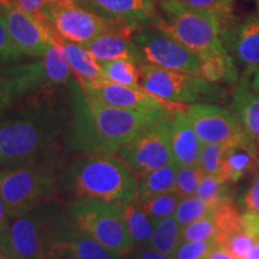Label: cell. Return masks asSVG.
<instances>
[{
	"label": "cell",
	"instance_id": "1",
	"mask_svg": "<svg viewBox=\"0 0 259 259\" xmlns=\"http://www.w3.org/2000/svg\"><path fill=\"white\" fill-rule=\"evenodd\" d=\"M168 112L171 111L118 108L89 95L79 87L69 126L70 145L73 150L87 155L116 154L138 132Z\"/></svg>",
	"mask_w": 259,
	"mask_h": 259
},
{
	"label": "cell",
	"instance_id": "2",
	"mask_svg": "<svg viewBox=\"0 0 259 259\" xmlns=\"http://www.w3.org/2000/svg\"><path fill=\"white\" fill-rule=\"evenodd\" d=\"M65 179L78 198L120 205L137 202L138 176L115 154H90L74 162Z\"/></svg>",
	"mask_w": 259,
	"mask_h": 259
},
{
	"label": "cell",
	"instance_id": "3",
	"mask_svg": "<svg viewBox=\"0 0 259 259\" xmlns=\"http://www.w3.org/2000/svg\"><path fill=\"white\" fill-rule=\"evenodd\" d=\"M61 127L63 119L46 107L0 119V164L10 168L34 162L53 147Z\"/></svg>",
	"mask_w": 259,
	"mask_h": 259
},
{
	"label": "cell",
	"instance_id": "4",
	"mask_svg": "<svg viewBox=\"0 0 259 259\" xmlns=\"http://www.w3.org/2000/svg\"><path fill=\"white\" fill-rule=\"evenodd\" d=\"M158 10L151 19L155 29L189 48L199 59L227 51L222 18L218 14L192 8L180 0H162Z\"/></svg>",
	"mask_w": 259,
	"mask_h": 259
},
{
	"label": "cell",
	"instance_id": "5",
	"mask_svg": "<svg viewBox=\"0 0 259 259\" xmlns=\"http://www.w3.org/2000/svg\"><path fill=\"white\" fill-rule=\"evenodd\" d=\"M67 218L79 232L120 257L135 247L125 223L124 205L92 198H78L67 206Z\"/></svg>",
	"mask_w": 259,
	"mask_h": 259
},
{
	"label": "cell",
	"instance_id": "6",
	"mask_svg": "<svg viewBox=\"0 0 259 259\" xmlns=\"http://www.w3.org/2000/svg\"><path fill=\"white\" fill-rule=\"evenodd\" d=\"M57 178L52 162L22 164L0 171V193L10 219L34 211L56 193Z\"/></svg>",
	"mask_w": 259,
	"mask_h": 259
},
{
	"label": "cell",
	"instance_id": "7",
	"mask_svg": "<svg viewBox=\"0 0 259 259\" xmlns=\"http://www.w3.org/2000/svg\"><path fill=\"white\" fill-rule=\"evenodd\" d=\"M42 17L63 40L80 46L105 34L131 37L132 32L138 31L137 28L89 11L78 4L47 3L42 10Z\"/></svg>",
	"mask_w": 259,
	"mask_h": 259
},
{
	"label": "cell",
	"instance_id": "8",
	"mask_svg": "<svg viewBox=\"0 0 259 259\" xmlns=\"http://www.w3.org/2000/svg\"><path fill=\"white\" fill-rule=\"evenodd\" d=\"M141 87L158 99L174 103H193L197 101H220L225 90L216 83L208 82L197 74L173 71L139 64Z\"/></svg>",
	"mask_w": 259,
	"mask_h": 259
},
{
	"label": "cell",
	"instance_id": "9",
	"mask_svg": "<svg viewBox=\"0 0 259 259\" xmlns=\"http://www.w3.org/2000/svg\"><path fill=\"white\" fill-rule=\"evenodd\" d=\"M173 113H166L116 151V156L120 157L138 177L174 163L170 145Z\"/></svg>",
	"mask_w": 259,
	"mask_h": 259
},
{
	"label": "cell",
	"instance_id": "10",
	"mask_svg": "<svg viewBox=\"0 0 259 259\" xmlns=\"http://www.w3.org/2000/svg\"><path fill=\"white\" fill-rule=\"evenodd\" d=\"M114 252L71 225L69 218L52 212L48 226L47 259H120Z\"/></svg>",
	"mask_w": 259,
	"mask_h": 259
},
{
	"label": "cell",
	"instance_id": "11",
	"mask_svg": "<svg viewBox=\"0 0 259 259\" xmlns=\"http://www.w3.org/2000/svg\"><path fill=\"white\" fill-rule=\"evenodd\" d=\"M134 42L137 46L139 64H149L161 69L197 73L200 60L197 54L161 31L141 30Z\"/></svg>",
	"mask_w": 259,
	"mask_h": 259
},
{
	"label": "cell",
	"instance_id": "12",
	"mask_svg": "<svg viewBox=\"0 0 259 259\" xmlns=\"http://www.w3.org/2000/svg\"><path fill=\"white\" fill-rule=\"evenodd\" d=\"M3 14L10 37L23 56L44 57L56 42L61 40L45 19L32 17L16 5L3 10Z\"/></svg>",
	"mask_w": 259,
	"mask_h": 259
},
{
	"label": "cell",
	"instance_id": "13",
	"mask_svg": "<svg viewBox=\"0 0 259 259\" xmlns=\"http://www.w3.org/2000/svg\"><path fill=\"white\" fill-rule=\"evenodd\" d=\"M185 113L203 144L231 143L245 132L233 112L222 107L193 103Z\"/></svg>",
	"mask_w": 259,
	"mask_h": 259
},
{
	"label": "cell",
	"instance_id": "14",
	"mask_svg": "<svg viewBox=\"0 0 259 259\" xmlns=\"http://www.w3.org/2000/svg\"><path fill=\"white\" fill-rule=\"evenodd\" d=\"M83 92L101 100L107 105L132 111L145 109H167V111H184L187 106L158 99L142 87H127L103 79L95 84L80 87Z\"/></svg>",
	"mask_w": 259,
	"mask_h": 259
},
{
	"label": "cell",
	"instance_id": "15",
	"mask_svg": "<svg viewBox=\"0 0 259 259\" xmlns=\"http://www.w3.org/2000/svg\"><path fill=\"white\" fill-rule=\"evenodd\" d=\"M52 212L38 210L15 218L9 233L17 259H47L48 226Z\"/></svg>",
	"mask_w": 259,
	"mask_h": 259
},
{
	"label": "cell",
	"instance_id": "16",
	"mask_svg": "<svg viewBox=\"0 0 259 259\" xmlns=\"http://www.w3.org/2000/svg\"><path fill=\"white\" fill-rule=\"evenodd\" d=\"M223 45L233 59L251 72L259 66V16H248L240 23L223 29Z\"/></svg>",
	"mask_w": 259,
	"mask_h": 259
},
{
	"label": "cell",
	"instance_id": "17",
	"mask_svg": "<svg viewBox=\"0 0 259 259\" xmlns=\"http://www.w3.org/2000/svg\"><path fill=\"white\" fill-rule=\"evenodd\" d=\"M42 84H47L42 60L0 69V114L18 97L37 89Z\"/></svg>",
	"mask_w": 259,
	"mask_h": 259
},
{
	"label": "cell",
	"instance_id": "18",
	"mask_svg": "<svg viewBox=\"0 0 259 259\" xmlns=\"http://www.w3.org/2000/svg\"><path fill=\"white\" fill-rule=\"evenodd\" d=\"M258 147L246 132L226 144L223 154L221 179L236 184L248 174H254Z\"/></svg>",
	"mask_w": 259,
	"mask_h": 259
},
{
	"label": "cell",
	"instance_id": "19",
	"mask_svg": "<svg viewBox=\"0 0 259 259\" xmlns=\"http://www.w3.org/2000/svg\"><path fill=\"white\" fill-rule=\"evenodd\" d=\"M184 111L173 113L170 124V145L174 163L178 166H199L203 143L196 135Z\"/></svg>",
	"mask_w": 259,
	"mask_h": 259
},
{
	"label": "cell",
	"instance_id": "20",
	"mask_svg": "<svg viewBox=\"0 0 259 259\" xmlns=\"http://www.w3.org/2000/svg\"><path fill=\"white\" fill-rule=\"evenodd\" d=\"M231 111L259 148V95L252 89L247 74L236 82Z\"/></svg>",
	"mask_w": 259,
	"mask_h": 259
},
{
	"label": "cell",
	"instance_id": "21",
	"mask_svg": "<svg viewBox=\"0 0 259 259\" xmlns=\"http://www.w3.org/2000/svg\"><path fill=\"white\" fill-rule=\"evenodd\" d=\"M94 8L102 12L107 18L120 21L137 28L138 30L151 19L155 14L143 0H88Z\"/></svg>",
	"mask_w": 259,
	"mask_h": 259
},
{
	"label": "cell",
	"instance_id": "22",
	"mask_svg": "<svg viewBox=\"0 0 259 259\" xmlns=\"http://www.w3.org/2000/svg\"><path fill=\"white\" fill-rule=\"evenodd\" d=\"M83 47H85L99 63L127 59L139 65L137 46L131 37L116 34H105L94 38Z\"/></svg>",
	"mask_w": 259,
	"mask_h": 259
},
{
	"label": "cell",
	"instance_id": "23",
	"mask_svg": "<svg viewBox=\"0 0 259 259\" xmlns=\"http://www.w3.org/2000/svg\"><path fill=\"white\" fill-rule=\"evenodd\" d=\"M64 47L66 51L70 67L76 76L79 87L95 84L106 79L103 76L101 64L93 57V54L85 47L65 40Z\"/></svg>",
	"mask_w": 259,
	"mask_h": 259
},
{
	"label": "cell",
	"instance_id": "24",
	"mask_svg": "<svg viewBox=\"0 0 259 259\" xmlns=\"http://www.w3.org/2000/svg\"><path fill=\"white\" fill-rule=\"evenodd\" d=\"M197 76L211 83L235 84L239 80V71L228 51L200 58Z\"/></svg>",
	"mask_w": 259,
	"mask_h": 259
},
{
	"label": "cell",
	"instance_id": "25",
	"mask_svg": "<svg viewBox=\"0 0 259 259\" xmlns=\"http://www.w3.org/2000/svg\"><path fill=\"white\" fill-rule=\"evenodd\" d=\"M178 168L179 166L176 163L168 164L138 177V198L136 203L141 204L157 194L173 191Z\"/></svg>",
	"mask_w": 259,
	"mask_h": 259
},
{
	"label": "cell",
	"instance_id": "26",
	"mask_svg": "<svg viewBox=\"0 0 259 259\" xmlns=\"http://www.w3.org/2000/svg\"><path fill=\"white\" fill-rule=\"evenodd\" d=\"M241 216L238 205L233 199L226 200L213 209L212 218L216 226V236L213 242L216 244V247L218 246L222 247L229 236L236 232L242 231Z\"/></svg>",
	"mask_w": 259,
	"mask_h": 259
},
{
	"label": "cell",
	"instance_id": "27",
	"mask_svg": "<svg viewBox=\"0 0 259 259\" xmlns=\"http://www.w3.org/2000/svg\"><path fill=\"white\" fill-rule=\"evenodd\" d=\"M126 228L135 246H149L155 231V223L137 203L124 205Z\"/></svg>",
	"mask_w": 259,
	"mask_h": 259
},
{
	"label": "cell",
	"instance_id": "28",
	"mask_svg": "<svg viewBox=\"0 0 259 259\" xmlns=\"http://www.w3.org/2000/svg\"><path fill=\"white\" fill-rule=\"evenodd\" d=\"M44 71L47 84L59 85L70 79L71 67L67 59L66 51L64 47V40L56 42L44 56Z\"/></svg>",
	"mask_w": 259,
	"mask_h": 259
},
{
	"label": "cell",
	"instance_id": "29",
	"mask_svg": "<svg viewBox=\"0 0 259 259\" xmlns=\"http://www.w3.org/2000/svg\"><path fill=\"white\" fill-rule=\"evenodd\" d=\"M180 242L181 226L174 216H169L155 225V231L149 246L171 257Z\"/></svg>",
	"mask_w": 259,
	"mask_h": 259
},
{
	"label": "cell",
	"instance_id": "30",
	"mask_svg": "<svg viewBox=\"0 0 259 259\" xmlns=\"http://www.w3.org/2000/svg\"><path fill=\"white\" fill-rule=\"evenodd\" d=\"M100 64L103 76L109 82L127 87H141V69L135 61L116 59Z\"/></svg>",
	"mask_w": 259,
	"mask_h": 259
},
{
	"label": "cell",
	"instance_id": "31",
	"mask_svg": "<svg viewBox=\"0 0 259 259\" xmlns=\"http://www.w3.org/2000/svg\"><path fill=\"white\" fill-rule=\"evenodd\" d=\"M233 186L234 184L222 180L221 178L204 174L197 189L196 196L210 206L216 208L219 204L233 199L234 197Z\"/></svg>",
	"mask_w": 259,
	"mask_h": 259
},
{
	"label": "cell",
	"instance_id": "32",
	"mask_svg": "<svg viewBox=\"0 0 259 259\" xmlns=\"http://www.w3.org/2000/svg\"><path fill=\"white\" fill-rule=\"evenodd\" d=\"M183 198L184 197L180 193L173 190L169 191V192L157 194V196L144 200L143 203L137 204L147 213L148 218L156 225L161 220L173 216Z\"/></svg>",
	"mask_w": 259,
	"mask_h": 259
},
{
	"label": "cell",
	"instance_id": "33",
	"mask_svg": "<svg viewBox=\"0 0 259 259\" xmlns=\"http://www.w3.org/2000/svg\"><path fill=\"white\" fill-rule=\"evenodd\" d=\"M213 209L215 208L210 206L197 196L184 197L174 212V218L181 227H185L211 215Z\"/></svg>",
	"mask_w": 259,
	"mask_h": 259
},
{
	"label": "cell",
	"instance_id": "34",
	"mask_svg": "<svg viewBox=\"0 0 259 259\" xmlns=\"http://www.w3.org/2000/svg\"><path fill=\"white\" fill-rule=\"evenodd\" d=\"M204 171L199 166H179L176 177L174 190L183 197L196 196Z\"/></svg>",
	"mask_w": 259,
	"mask_h": 259
},
{
	"label": "cell",
	"instance_id": "35",
	"mask_svg": "<svg viewBox=\"0 0 259 259\" xmlns=\"http://www.w3.org/2000/svg\"><path fill=\"white\" fill-rule=\"evenodd\" d=\"M226 144H203L199 157V167L204 174L221 178L223 154Z\"/></svg>",
	"mask_w": 259,
	"mask_h": 259
},
{
	"label": "cell",
	"instance_id": "36",
	"mask_svg": "<svg viewBox=\"0 0 259 259\" xmlns=\"http://www.w3.org/2000/svg\"><path fill=\"white\" fill-rule=\"evenodd\" d=\"M216 236V226L212 213L198 221L181 227V241L212 240Z\"/></svg>",
	"mask_w": 259,
	"mask_h": 259
},
{
	"label": "cell",
	"instance_id": "37",
	"mask_svg": "<svg viewBox=\"0 0 259 259\" xmlns=\"http://www.w3.org/2000/svg\"><path fill=\"white\" fill-rule=\"evenodd\" d=\"M216 247L212 240L181 241L174 251L173 259H206L210 252Z\"/></svg>",
	"mask_w": 259,
	"mask_h": 259
},
{
	"label": "cell",
	"instance_id": "38",
	"mask_svg": "<svg viewBox=\"0 0 259 259\" xmlns=\"http://www.w3.org/2000/svg\"><path fill=\"white\" fill-rule=\"evenodd\" d=\"M23 54L19 52L12 42L6 27L5 16L0 12V66L9 65L19 60Z\"/></svg>",
	"mask_w": 259,
	"mask_h": 259
},
{
	"label": "cell",
	"instance_id": "39",
	"mask_svg": "<svg viewBox=\"0 0 259 259\" xmlns=\"http://www.w3.org/2000/svg\"><path fill=\"white\" fill-rule=\"evenodd\" d=\"M257 242L258 241L255 240L253 236L247 234L244 231H240L229 236V239L222 247H225L235 258L245 259L246 255L250 253Z\"/></svg>",
	"mask_w": 259,
	"mask_h": 259
},
{
	"label": "cell",
	"instance_id": "40",
	"mask_svg": "<svg viewBox=\"0 0 259 259\" xmlns=\"http://www.w3.org/2000/svg\"><path fill=\"white\" fill-rule=\"evenodd\" d=\"M180 2L192 8L215 12L221 18L228 17L231 12V4H228L227 0H180Z\"/></svg>",
	"mask_w": 259,
	"mask_h": 259
},
{
	"label": "cell",
	"instance_id": "41",
	"mask_svg": "<svg viewBox=\"0 0 259 259\" xmlns=\"http://www.w3.org/2000/svg\"><path fill=\"white\" fill-rule=\"evenodd\" d=\"M242 206L245 211H251L259 215V174H253L250 186L242 196Z\"/></svg>",
	"mask_w": 259,
	"mask_h": 259
},
{
	"label": "cell",
	"instance_id": "42",
	"mask_svg": "<svg viewBox=\"0 0 259 259\" xmlns=\"http://www.w3.org/2000/svg\"><path fill=\"white\" fill-rule=\"evenodd\" d=\"M11 5H16L32 17L38 19H45L42 17V10L47 4V0H10Z\"/></svg>",
	"mask_w": 259,
	"mask_h": 259
},
{
	"label": "cell",
	"instance_id": "43",
	"mask_svg": "<svg viewBox=\"0 0 259 259\" xmlns=\"http://www.w3.org/2000/svg\"><path fill=\"white\" fill-rule=\"evenodd\" d=\"M241 228L242 231L253 236L255 240L259 241V215L258 213L245 211L241 216Z\"/></svg>",
	"mask_w": 259,
	"mask_h": 259
},
{
	"label": "cell",
	"instance_id": "44",
	"mask_svg": "<svg viewBox=\"0 0 259 259\" xmlns=\"http://www.w3.org/2000/svg\"><path fill=\"white\" fill-rule=\"evenodd\" d=\"M0 259H17L10 239L9 228L0 231Z\"/></svg>",
	"mask_w": 259,
	"mask_h": 259
},
{
	"label": "cell",
	"instance_id": "45",
	"mask_svg": "<svg viewBox=\"0 0 259 259\" xmlns=\"http://www.w3.org/2000/svg\"><path fill=\"white\" fill-rule=\"evenodd\" d=\"M132 259H173L170 255L162 253L150 246H139Z\"/></svg>",
	"mask_w": 259,
	"mask_h": 259
},
{
	"label": "cell",
	"instance_id": "46",
	"mask_svg": "<svg viewBox=\"0 0 259 259\" xmlns=\"http://www.w3.org/2000/svg\"><path fill=\"white\" fill-rule=\"evenodd\" d=\"M10 216L8 212V208H6V204L3 198L2 193H0V231H4V229L9 228Z\"/></svg>",
	"mask_w": 259,
	"mask_h": 259
},
{
	"label": "cell",
	"instance_id": "47",
	"mask_svg": "<svg viewBox=\"0 0 259 259\" xmlns=\"http://www.w3.org/2000/svg\"><path fill=\"white\" fill-rule=\"evenodd\" d=\"M206 259H238V258H235L234 255L229 253L225 247L218 246V247H215L211 252H210Z\"/></svg>",
	"mask_w": 259,
	"mask_h": 259
},
{
	"label": "cell",
	"instance_id": "48",
	"mask_svg": "<svg viewBox=\"0 0 259 259\" xmlns=\"http://www.w3.org/2000/svg\"><path fill=\"white\" fill-rule=\"evenodd\" d=\"M251 87L255 93L259 95V66L253 71V77L251 80Z\"/></svg>",
	"mask_w": 259,
	"mask_h": 259
},
{
	"label": "cell",
	"instance_id": "49",
	"mask_svg": "<svg viewBox=\"0 0 259 259\" xmlns=\"http://www.w3.org/2000/svg\"><path fill=\"white\" fill-rule=\"evenodd\" d=\"M143 2L145 3V5H147L148 8L150 9L151 11H153L155 15H156V9H157V5L160 4V3L162 2V0H143Z\"/></svg>",
	"mask_w": 259,
	"mask_h": 259
},
{
	"label": "cell",
	"instance_id": "50",
	"mask_svg": "<svg viewBox=\"0 0 259 259\" xmlns=\"http://www.w3.org/2000/svg\"><path fill=\"white\" fill-rule=\"evenodd\" d=\"M245 259H259V241L255 244V246L252 248V251L246 255Z\"/></svg>",
	"mask_w": 259,
	"mask_h": 259
},
{
	"label": "cell",
	"instance_id": "51",
	"mask_svg": "<svg viewBox=\"0 0 259 259\" xmlns=\"http://www.w3.org/2000/svg\"><path fill=\"white\" fill-rule=\"evenodd\" d=\"M80 0H47V3L53 4H78Z\"/></svg>",
	"mask_w": 259,
	"mask_h": 259
},
{
	"label": "cell",
	"instance_id": "52",
	"mask_svg": "<svg viewBox=\"0 0 259 259\" xmlns=\"http://www.w3.org/2000/svg\"><path fill=\"white\" fill-rule=\"evenodd\" d=\"M10 6H11V2H10V0H0V8L3 10L8 9Z\"/></svg>",
	"mask_w": 259,
	"mask_h": 259
},
{
	"label": "cell",
	"instance_id": "53",
	"mask_svg": "<svg viewBox=\"0 0 259 259\" xmlns=\"http://www.w3.org/2000/svg\"><path fill=\"white\" fill-rule=\"evenodd\" d=\"M254 174H259V148H258V153H257V158H255Z\"/></svg>",
	"mask_w": 259,
	"mask_h": 259
},
{
	"label": "cell",
	"instance_id": "54",
	"mask_svg": "<svg viewBox=\"0 0 259 259\" xmlns=\"http://www.w3.org/2000/svg\"><path fill=\"white\" fill-rule=\"evenodd\" d=\"M255 4H257V9H258V16H259V0H254Z\"/></svg>",
	"mask_w": 259,
	"mask_h": 259
},
{
	"label": "cell",
	"instance_id": "55",
	"mask_svg": "<svg viewBox=\"0 0 259 259\" xmlns=\"http://www.w3.org/2000/svg\"><path fill=\"white\" fill-rule=\"evenodd\" d=\"M233 2H234V0H227V3H228V4H232Z\"/></svg>",
	"mask_w": 259,
	"mask_h": 259
},
{
	"label": "cell",
	"instance_id": "56",
	"mask_svg": "<svg viewBox=\"0 0 259 259\" xmlns=\"http://www.w3.org/2000/svg\"><path fill=\"white\" fill-rule=\"evenodd\" d=\"M120 259H126V258H125V255H124V257H121Z\"/></svg>",
	"mask_w": 259,
	"mask_h": 259
},
{
	"label": "cell",
	"instance_id": "57",
	"mask_svg": "<svg viewBox=\"0 0 259 259\" xmlns=\"http://www.w3.org/2000/svg\"><path fill=\"white\" fill-rule=\"evenodd\" d=\"M0 10H3V9H2V8H0Z\"/></svg>",
	"mask_w": 259,
	"mask_h": 259
}]
</instances>
